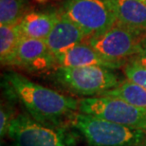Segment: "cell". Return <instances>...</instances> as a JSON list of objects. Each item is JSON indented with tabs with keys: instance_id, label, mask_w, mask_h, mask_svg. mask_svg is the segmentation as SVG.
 Here are the masks:
<instances>
[{
	"instance_id": "cell-19",
	"label": "cell",
	"mask_w": 146,
	"mask_h": 146,
	"mask_svg": "<svg viewBox=\"0 0 146 146\" xmlns=\"http://www.w3.org/2000/svg\"><path fill=\"white\" fill-rule=\"evenodd\" d=\"M36 2H39V3H45L46 0H35Z\"/></svg>"
},
{
	"instance_id": "cell-22",
	"label": "cell",
	"mask_w": 146,
	"mask_h": 146,
	"mask_svg": "<svg viewBox=\"0 0 146 146\" xmlns=\"http://www.w3.org/2000/svg\"><path fill=\"white\" fill-rule=\"evenodd\" d=\"M141 1H142V2H143V3H144V4L146 5V0H141Z\"/></svg>"
},
{
	"instance_id": "cell-10",
	"label": "cell",
	"mask_w": 146,
	"mask_h": 146,
	"mask_svg": "<svg viewBox=\"0 0 146 146\" xmlns=\"http://www.w3.org/2000/svg\"><path fill=\"white\" fill-rule=\"evenodd\" d=\"M84 39L86 36L81 29L60 11L57 21L45 41L50 52L56 57L78 44L83 43Z\"/></svg>"
},
{
	"instance_id": "cell-1",
	"label": "cell",
	"mask_w": 146,
	"mask_h": 146,
	"mask_svg": "<svg viewBox=\"0 0 146 146\" xmlns=\"http://www.w3.org/2000/svg\"><path fill=\"white\" fill-rule=\"evenodd\" d=\"M8 95L15 99L36 121L51 127H62L79 111V100L34 83L18 72L4 75Z\"/></svg>"
},
{
	"instance_id": "cell-4",
	"label": "cell",
	"mask_w": 146,
	"mask_h": 146,
	"mask_svg": "<svg viewBox=\"0 0 146 146\" xmlns=\"http://www.w3.org/2000/svg\"><path fill=\"white\" fill-rule=\"evenodd\" d=\"M79 111L146 133V109L119 98L95 96L80 99Z\"/></svg>"
},
{
	"instance_id": "cell-15",
	"label": "cell",
	"mask_w": 146,
	"mask_h": 146,
	"mask_svg": "<svg viewBox=\"0 0 146 146\" xmlns=\"http://www.w3.org/2000/svg\"><path fill=\"white\" fill-rule=\"evenodd\" d=\"M26 0H0V23L2 26L18 25L27 14Z\"/></svg>"
},
{
	"instance_id": "cell-6",
	"label": "cell",
	"mask_w": 146,
	"mask_h": 146,
	"mask_svg": "<svg viewBox=\"0 0 146 146\" xmlns=\"http://www.w3.org/2000/svg\"><path fill=\"white\" fill-rule=\"evenodd\" d=\"M145 34L116 23L104 33L90 37L87 43L106 59L126 64L139 52Z\"/></svg>"
},
{
	"instance_id": "cell-13",
	"label": "cell",
	"mask_w": 146,
	"mask_h": 146,
	"mask_svg": "<svg viewBox=\"0 0 146 146\" xmlns=\"http://www.w3.org/2000/svg\"><path fill=\"white\" fill-rule=\"evenodd\" d=\"M101 96L119 98L137 107L146 109V89L127 79L122 80L118 86L104 92Z\"/></svg>"
},
{
	"instance_id": "cell-14",
	"label": "cell",
	"mask_w": 146,
	"mask_h": 146,
	"mask_svg": "<svg viewBox=\"0 0 146 146\" xmlns=\"http://www.w3.org/2000/svg\"><path fill=\"white\" fill-rule=\"evenodd\" d=\"M23 35L19 24L0 27V60L3 66H11Z\"/></svg>"
},
{
	"instance_id": "cell-7",
	"label": "cell",
	"mask_w": 146,
	"mask_h": 146,
	"mask_svg": "<svg viewBox=\"0 0 146 146\" xmlns=\"http://www.w3.org/2000/svg\"><path fill=\"white\" fill-rule=\"evenodd\" d=\"M8 137L15 146H70L63 127H51L36 121L26 114L13 119Z\"/></svg>"
},
{
	"instance_id": "cell-9",
	"label": "cell",
	"mask_w": 146,
	"mask_h": 146,
	"mask_svg": "<svg viewBox=\"0 0 146 146\" xmlns=\"http://www.w3.org/2000/svg\"><path fill=\"white\" fill-rule=\"evenodd\" d=\"M58 66L65 68H84L102 66L117 69L124 66L123 63L112 62L98 53L88 43H80L55 57Z\"/></svg>"
},
{
	"instance_id": "cell-20",
	"label": "cell",
	"mask_w": 146,
	"mask_h": 146,
	"mask_svg": "<svg viewBox=\"0 0 146 146\" xmlns=\"http://www.w3.org/2000/svg\"><path fill=\"white\" fill-rule=\"evenodd\" d=\"M138 146H146V141H144L143 142H142V143H141V144L138 145Z\"/></svg>"
},
{
	"instance_id": "cell-12",
	"label": "cell",
	"mask_w": 146,
	"mask_h": 146,
	"mask_svg": "<svg viewBox=\"0 0 146 146\" xmlns=\"http://www.w3.org/2000/svg\"><path fill=\"white\" fill-rule=\"evenodd\" d=\"M59 11H31L19 23L23 37L46 40L57 21Z\"/></svg>"
},
{
	"instance_id": "cell-17",
	"label": "cell",
	"mask_w": 146,
	"mask_h": 146,
	"mask_svg": "<svg viewBox=\"0 0 146 146\" xmlns=\"http://www.w3.org/2000/svg\"><path fill=\"white\" fill-rule=\"evenodd\" d=\"M11 106H9L7 104H1V108H0V136L1 139H4L8 136L9 129H10L11 123L13 119L15 118Z\"/></svg>"
},
{
	"instance_id": "cell-11",
	"label": "cell",
	"mask_w": 146,
	"mask_h": 146,
	"mask_svg": "<svg viewBox=\"0 0 146 146\" xmlns=\"http://www.w3.org/2000/svg\"><path fill=\"white\" fill-rule=\"evenodd\" d=\"M110 2L118 24L146 33V5L141 0H110Z\"/></svg>"
},
{
	"instance_id": "cell-8",
	"label": "cell",
	"mask_w": 146,
	"mask_h": 146,
	"mask_svg": "<svg viewBox=\"0 0 146 146\" xmlns=\"http://www.w3.org/2000/svg\"><path fill=\"white\" fill-rule=\"evenodd\" d=\"M11 66L33 73H42L57 68L56 59L45 40L23 37Z\"/></svg>"
},
{
	"instance_id": "cell-3",
	"label": "cell",
	"mask_w": 146,
	"mask_h": 146,
	"mask_svg": "<svg viewBox=\"0 0 146 146\" xmlns=\"http://www.w3.org/2000/svg\"><path fill=\"white\" fill-rule=\"evenodd\" d=\"M52 78L63 88L84 97L101 96L118 86L121 82L113 69L102 66H57L52 73Z\"/></svg>"
},
{
	"instance_id": "cell-16",
	"label": "cell",
	"mask_w": 146,
	"mask_h": 146,
	"mask_svg": "<svg viewBox=\"0 0 146 146\" xmlns=\"http://www.w3.org/2000/svg\"><path fill=\"white\" fill-rule=\"evenodd\" d=\"M123 72L127 80L146 89V66L132 58L124 65Z\"/></svg>"
},
{
	"instance_id": "cell-21",
	"label": "cell",
	"mask_w": 146,
	"mask_h": 146,
	"mask_svg": "<svg viewBox=\"0 0 146 146\" xmlns=\"http://www.w3.org/2000/svg\"><path fill=\"white\" fill-rule=\"evenodd\" d=\"M1 146H8V144H6V143H3V142H1Z\"/></svg>"
},
{
	"instance_id": "cell-5",
	"label": "cell",
	"mask_w": 146,
	"mask_h": 146,
	"mask_svg": "<svg viewBox=\"0 0 146 146\" xmlns=\"http://www.w3.org/2000/svg\"><path fill=\"white\" fill-rule=\"evenodd\" d=\"M62 11L87 39L104 33L117 23L110 0H65Z\"/></svg>"
},
{
	"instance_id": "cell-2",
	"label": "cell",
	"mask_w": 146,
	"mask_h": 146,
	"mask_svg": "<svg viewBox=\"0 0 146 146\" xmlns=\"http://www.w3.org/2000/svg\"><path fill=\"white\" fill-rule=\"evenodd\" d=\"M68 123L82 135L88 146H138L146 141V133L80 111Z\"/></svg>"
},
{
	"instance_id": "cell-18",
	"label": "cell",
	"mask_w": 146,
	"mask_h": 146,
	"mask_svg": "<svg viewBox=\"0 0 146 146\" xmlns=\"http://www.w3.org/2000/svg\"><path fill=\"white\" fill-rule=\"evenodd\" d=\"M131 59H132V58H131ZM133 59H135L136 61H138L139 63H141V65L146 66V34L141 41V48H139V52L133 57Z\"/></svg>"
}]
</instances>
